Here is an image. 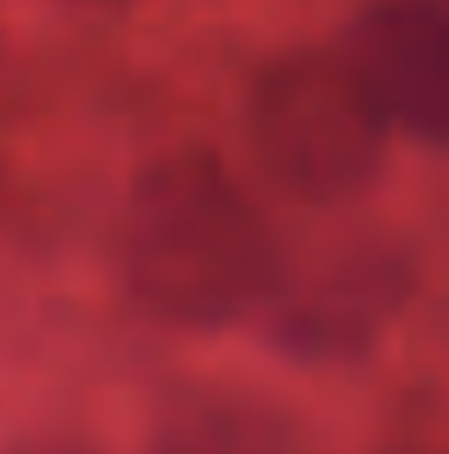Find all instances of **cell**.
I'll return each mask as SVG.
<instances>
[{
  "label": "cell",
  "mask_w": 449,
  "mask_h": 454,
  "mask_svg": "<svg viewBox=\"0 0 449 454\" xmlns=\"http://www.w3.org/2000/svg\"><path fill=\"white\" fill-rule=\"evenodd\" d=\"M122 265L156 317L224 328L254 305H271L288 259L214 150H168L127 190Z\"/></svg>",
  "instance_id": "1"
},
{
  "label": "cell",
  "mask_w": 449,
  "mask_h": 454,
  "mask_svg": "<svg viewBox=\"0 0 449 454\" xmlns=\"http://www.w3.org/2000/svg\"><path fill=\"white\" fill-rule=\"evenodd\" d=\"M386 115L346 52H288L248 87V145L277 190L300 201H346L381 173Z\"/></svg>",
  "instance_id": "2"
},
{
  "label": "cell",
  "mask_w": 449,
  "mask_h": 454,
  "mask_svg": "<svg viewBox=\"0 0 449 454\" xmlns=\"http://www.w3.org/2000/svg\"><path fill=\"white\" fill-rule=\"evenodd\" d=\"M404 294L409 265L392 242H346L305 265L300 277L282 265V282L271 294V340L288 356L340 363L358 356L398 317Z\"/></svg>",
  "instance_id": "3"
},
{
  "label": "cell",
  "mask_w": 449,
  "mask_h": 454,
  "mask_svg": "<svg viewBox=\"0 0 449 454\" xmlns=\"http://www.w3.org/2000/svg\"><path fill=\"white\" fill-rule=\"evenodd\" d=\"M346 64L386 127L449 150V0H374L346 35Z\"/></svg>",
  "instance_id": "4"
},
{
  "label": "cell",
  "mask_w": 449,
  "mask_h": 454,
  "mask_svg": "<svg viewBox=\"0 0 449 454\" xmlns=\"http://www.w3.org/2000/svg\"><path fill=\"white\" fill-rule=\"evenodd\" d=\"M145 454H311L300 420L259 391H185L150 426Z\"/></svg>",
  "instance_id": "5"
},
{
  "label": "cell",
  "mask_w": 449,
  "mask_h": 454,
  "mask_svg": "<svg viewBox=\"0 0 449 454\" xmlns=\"http://www.w3.org/2000/svg\"><path fill=\"white\" fill-rule=\"evenodd\" d=\"M12 454H92V449H81V443H23V449H12Z\"/></svg>",
  "instance_id": "6"
}]
</instances>
